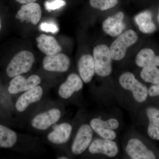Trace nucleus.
Wrapping results in <instances>:
<instances>
[{
	"label": "nucleus",
	"mask_w": 159,
	"mask_h": 159,
	"mask_svg": "<svg viewBox=\"0 0 159 159\" xmlns=\"http://www.w3.org/2000/svg\"><path fill=\"white\" fill-rule=\"evenodd\" d=\"M83 86L81 77L76 74H71L69 75L66 80L60 86L58 94L63 99L70 98L74 93L78 92Z\"/></svg>",
	"instance_id": "nucleus-13"
},
{
	"label": "nucleus",
	"mask_w": 159,
	"mask_h": 159,
	"mask_svg": "<svg viewBox=\"0 0 159 159\" xmlns=\"http://www.w3.org/2000/svg\"><path fill=\"white\" fill-rule=\"evenodd\" d=\"M124 19V14L122 11H119L112 16L107 17L102 22V30L111 37L119 36L125 29Z\"/></svg>",
	"instance_id": "nucleus-11"
},
{
	"label": "nucleus",
	"mask_w": 159,
	"mask_h": 159,
	"mask_svg": "<svg viewBox=\"0 0 159 159\" xmlns=\"http://www.w3.org/2000/svg\"><path fill=\"white\" fill-rule=\"evenodd\" d=\"M148 95L152 97L159 96V83L150 87L148 89Z\"/></svg>",
	"instance_id": "nucleus-28"
},
{
	"label": "nucleus",
	"mask_w": 159,
	"mask_h": 159,
	"mask_svg": "<svg viewBox=\"0 0 159 159\" xmlns=\"http://www.w3.org/2000/svg\"><path fill=\"white\" fill-rule=\"evenodd\" d=\"M89 150L93 154H102L109 157H114L119 153V149L117 143L113 140L101 138L91 142Z\"/></svg>",
	"instance_id": "nucleus-6"
},
{
	"label": "nucleus",
	"mask_w": 159,
	"mask_h": 159,
	"mask_svg": "<svg viewBox=\"0 0 159 159\" xmlns=\"http://www.w3.org/2000/svg\"><path fill=\"white\" fill-rule=\"evenodd\" d=\"M139 27L140 31L145 34L153 33L157 30L156 26L152 20L142 23Z\"/></svg>",
	"instance_id": "nucleus-25"
},
{
	"label": "nucleus",
	"mask_w": 159,
	"mask_h": 159,
	"mask_svg": "<svg viewBox=\"0 0 159 159\" xmlns=\"http://www.w3.org/2000/svg\"><path fill=\"white\" fill-rule=\"evenodd\" d=\"M66 5V2L63 0H54L51 2H46L45 4L46 9L49 11L59 9Z\"/></svg>",
	"instance_id": "nucleus-26"
},
{
	"label": "nucleus",
	"mask_w": 159,
	"mask_h": 159,
	"mask_svg": "<svg viewBox=\"0 0 159 159\" xmlns=\"http://www.w3.org/2000/svg\"><path fill=\"white\" fill-rule=\"evenodd\" d=\"M41 30L47 32H51L55 33L58 31V27L57 25L52 23H43L40 26Z\"/></svg>",
	"instance_id": "nucleus-27"
},
{
	"label": "nucleus",
	"mask_w": 159,
	"mask_h": 159,
	"mask_svg": "<svg viewBox=\"0 0 159 159\" xmlns=\"http://www.w3.org/2000/svg\"><path fill=\"white\" fill-rule=\"evenodd\" d=\"M95 72L98 76L105 77L110 76L112 72V58L109 48L105 44H100L93 50Z\"/></svg>",
	"instance_id": "nucleus-3"
},
{
	"label": "nucleus",
	"mask_w": 159,
	"mask_h": 159,
	"mask_svg": "<svg viewBox=\"0 0 159 159\" xmlns=\"http://www.w3.org/2000/svg\"><path fill=\"white\" fill-rule=\"evenodd\" d=\"M1 20H0V30H1Z\"/></svg>",
	"instance_id": "nucleus-32"
},
{
	"label": "nucleus",
	"mask_w": 159,
	"mask_h": 159,
	"mask_svg": "<svg viewBox=\"0 0 159 159\" xmlns=\"http://www.w3.org/2000/svg\"><path fill=\"white\" fill-rule=\"evenodd\" d=\"M16 1L20 4H27L30 3L35 2L37 0H16Z\"/></svg>",
	"instance_id": "nucleus-29"
},
{
	"label": "nucleus",
	"mask_w": 159,
	"mask_h": 159,
	"mask_svg": "<svg viewBox=\"0 0 159 159\" xmlns=\"http://www.w3.org/2000/svg\"><path fill=\"white\" fill-rule=\"evenodd\" d=\"M119 82L121 87L131 92L134 99L139 103L145 102L148 96V89L146 86L136 79L129 72L123 73L120 76Z\"/></svg>",
	"instance_id": "nucleus-1"
},
{
	"label": "nucleus",
	"mask_w": 159,
	"mask_h": 159,
	"mask_svg": "<svg viewBox=\"0 0 159 159\" xmlns=\"http://www.w3.org/2000/svg\"><path fill=\"white\" fill-rule=\"evenodd\" d=\"M54 130L48 134V139L51 143L61 144L67 142L70 137L72 126L66 122L54 125Z\"/></svg>",
	"instance_id": "nucleus-16"
},
{
	"label": "nucleus",
	"mask_w": 159,
	"mask_h": 159,
	"mask_svg": "<svg viewBox=\"0 0 159 159\" xmlns=\"http://www.w3.org/2000/svg\"><path fill=\"white\" fill-rule=\"evenodd\" d=\"M140 75L145 82L153 84L159 83V69L156 66H148L143 68Z\"/></svg>",
	"instance_id": "nucleus-22"
},
{
	"label": "nucleus",
	"mask_w": 159,
	"mask_h": 159,
	"mask_svg": "<svg viewBox=\"0 0 159 159\" xmlns=\"http://www.w3.org/2000/svg\"><path fill=\"white\" fill-rule=\"evenodd\" d=\"M146 114L149 121L147 130L148 136L153 140H159V110L155 107H148Z\"/></svg>",
	"instance_id": "nucleus-19"
},
{
	"label": "nucleus",
	"mask_w": 159,
	"mask_h": 159,
	"mask_svg": "<svg viewBox=\"0 0 159 159\" xmlns=\"http://www.w3.org/2000/svg\"><path fill=\"white\" fill-rule=\"evenodd\" d=\"M138 40V34L134 30L129 29L121 33L112 43L110 48L112 59L119 61L123 59L127 49L134 44Z\"/></svg>",
	"instance_id": "nucleus-4"
},
{
	"label": "nucleus",
	"mask_w": 159,
	"mask_h": 159,
	"mask_svg": "<svg viewBox=\"0 0 159 159\" xmlns=\"http://www.w3.org/2000/svg\"><path fill=\"white\" fill-rule=\"evenodd\" d=\"M58 159H67L68 158L67 157H60Z\"/></svg>",
	"instance_id": "nucleus-31"
},
{
	"label": "nucleus",
	"mask_w": 159,
	"mask_h": 159,
	"mask_svg": "<svg viewBox=\"0 0 159 159\" xmlns=\"http://www.w3.org/2000/svg\"><path fill=\"white\" fill-rule=\"evenodd\" d=\"M41 81L40 78L38 75H31L28 79L19 75L11 80L9 83L8 91L11 94L18 93L35 87Z\"/></svg>",
	"instance_id": "nucleus-9"
},
{
	"label": "nucleus",
	"mask_w": 159,
	"mask_h": 159,
	"mask_svg": "<svg viewBox=\"0 0 159 159\" xmlns=\"http://www.w3.org/2000/svg\"><path fill=\"white\" fill-rule=\"evenodd\" d=\"M152 15L149 11H143L137 15L135 17V21L138 26L142 23L146 22L148 21L152 20Z\"/></svg>",
	"instance_id": "nucleus-24"
},
{
	"label": "nucleus",
	"mask_w": 159,
	"mask_h": 159,
	"mask_svg": "<svg viewBox=\"0 0 159 159\" xmlns=\"http://www.w3.org/2000/svg\"><path fill=\"white\" fill-rule=\"evenodd\" d=\"M93 130L90 125L83 124L77 131V134L72 145V152L76 155L82 154L85 151L93 140Z\"/></svg>",
	"instance_id": "nucleus-5"
},
{
	"label": "nucleus",
	"mask_w": 159,
	"mask_h": 159,
	"mask_svg": "<svg viewBox=\"0 0 159 159\" xmlns=\"http://www.w3.org/2000/svg\"><path fill=\"white\" fill-rule=\"evenodd\" d=\"M77 67L83 81L85 83L90 82L96 73L93 57L90 54L82 55L78 61Z\"/></svg>",
	"instance_id": "nucleus-15"
},
{
	"label": "nucleus",
	"mask_w": 159,
	"mask_h": 159,
	"mask_svg": "<svg viewBox=\"0 0 159 159\" xmlns=\"http://www.w3.org/2000/svg\"><path fill=\"white\" fill-rule=\"evenodd\" d=\"M61 116L60 111L54 108L45 112L39 114L31 121L34 128L39 130H46L59 120Z\"/></svg>",
	"instance_id": "nucleus-12"
},
{
	"label": "nucleus",
	"mask_w": 159,
	"mask_h": 159,
	"mask_svg": "<svg viewBox=\"0 0 159 159\" xmlns=\"http://www.w3.org/2000/svg\"><path fill=\"white\" fill-rule=\"evenodd\" d=\"M70 61L67 56L62 53L47 55L43 60V67L46 70L65 72L70 67Z\"/></svg>",
	"instance_id": "nucleus-8"
},
{
	"label": "nucleus",
	"mask_w": 159,
	"mask_h": 159,
	"mask_svg": "<svg viewBox=\"0 0 159 159\" xmlns=\"http://www.w3.org/2000/svg\"><path fill=\"white\" fill-rule=\"evenodd\" d=\"M17 138L14 131L0 125V148H11L16 143Z\"/></svg>",
	"instance_id": "nucleus-20"
},
{
	"label": "nucleus",
	"mask_w": 159,
	"mask_h": 159,
	"mask_svg": "<svg viewBox=\"0 0 159 159\" xmlns=\"http://www.w3.org/2000/svg\"><path fill=\"white\" fill-rule=\"evenodd\" d=\"M157 20H158V22L159 24V6L158 13V16H157Z\"/></svg>",
	"instance_id": "nucleus-30"
},
{
	"label": "nucleus",
	"mask_w": 159,
	"mask_h": 159,
	"mask_svg": "<svg viewBox=\"0 0 159 159\" xmlns=\"http://www.w3.org/2000/svg\"><path fill=\"white\" fill-rule=\"evenodd\" d=\"M34 61V57L32 53L27 51H20L9 62L6 69V74L8 77L13 78L27 73L31 70Z\"/></svg>",
	"instance_id": "nucleus-2"
},
{
	"label": "nucleus",
	"mask_w": 159,
	"mask_h": 159,
	"mask_svg": "<svg viewBox=\"0 0 159 159\" xmlns=\"http://www.w3.org/2000/svg\"><path fill=\"white\" fill-rule=\"evenodd\" d=\"M125 152L131 159H156L153 152L148 149L141 140L136 138H132L129 140L125 147Z\"/></svg>",
	"instance_id": "nucleus-7"
},
{
	"label": "nucleus",
	"mask_w": 159,
	"mask_h": 159,
	"mask_svg": "<svg viewBox=\"0 0 159 159\" xmlns=\"http://www.w3.org/2000/svg\"><path fill=\"white\" fill-rule=\"evenodd\" d=\"M118 0H90L91 6L95 9L105 11L116 6Z\"/></svg>",
	"instance_id": "nucleus-23"
},
{
	"label": "nucleus",
	"mask_w": 159,
	"mask_h": 159,
	"mask_svg": "<svg viewBox=\"0 0 159 159\" xmlns=\"http://www.w3.org/2000/svg\"><path fill=\"white\" fill-rule=\"evenodd\" d=\"M36 40L38 48L47 55L57 54L61 51V47L53 36L42 34Z\"/></svg>",
	"instance_id": "nucleus-17"
},
{
	"label": "nucleus",
	"mask_w": 159,
	"mask_h": 159,
	"mask_svg": "<svg viewBox=\"0 0 159 159\" xmlns=\"http://www.w3.org/2000/svg\"><path fill=\"white\" fill-rule=\"evenodd\" d=\"M43 93V89L39 86H36L26 91L18 99L16 103V108L18 111H24L31 103L39 101Z\"/></svg>",
	"instance_id": "nucleus-14"
},
{
	"label": "nucleus",
	"mask_w": 159,
	"mask_h": 159,
	"mask_svg": "<svg viewBox=\"0 0 159 159\" xmlns=\"http://www.w3.org/2000/svg\"><path fill=\"white\" fill-rule=\"evenodd\" d=\"M90 125L93 130L96 132L98 130L106 129L113 130L117 129L119 126V122L115 118H110L106 120L99 118H94L91 120Z\"/></svg>",
	"instance_id": "nucleus-21"
},
{
	"label": "nucleus",
	"mask_w": 159,
	"mask_h": 159,
	"mask_svg": "<svg viewBox=\"0 0 159 159\" xmlns=\"http://www.w3.org/2000/svg\"><path fill=\"white\" fill-rule=\"evenodd\" d=\"M42 16L40 6L38 3L33 2L24 4L17 11L16 18L20 22L26 21L27 23H31L36 25L39 22Z\"/></svg>",
	"instance_id": "nucleus-10"
},
{
	"label": "nucleus",
	"mask_w": 159,
	"mask_h": 159,
	"mask_svg": "<svg viewBox=\"0 0 159 159\" xmlns=\"http://www.w3.org/2000/svg\"><path fill=\"white\" fill-rule=\"evenodd\" d=\"M135 63L138 66L142 68L148 66H159V56L156 55L152 49H143L137 54Z\"/></svg>",
	"instance_id": "nucleus-18"
}]
</instances>
